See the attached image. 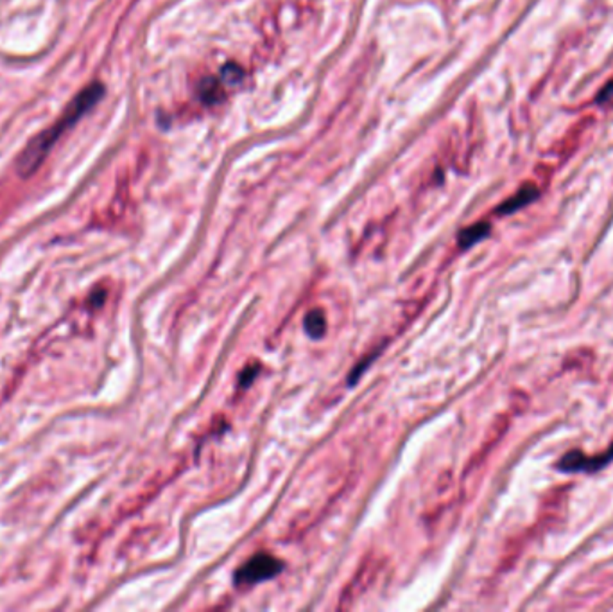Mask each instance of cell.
<instances>
[{"label": "cell", "mask_w": 613, "mask_h": 612, "mask_svg": "<svg viewBox=\"0 0 613 612\" xmlns=\"http://www.w3.org/2000/svg\"><path fill=\"white\" fill-rule=\"evenodd\" d=\"M105 97V87L100 83H91L87 88H83L78 96L72 99V103L69 105V108L63 112L60 119L56 121V124H53L51 128H47L45 132H42L39 135H36L35 139H30L29 144L24 148V151L18 157V173L22 176H30L38 169L42 164L45 162L47 155L51 153V149L56 146L57 140L63 137V133L69 132L70 128L78 123L79 119L87 115L97 103Z\"/></svg>", "instance_id": "cell-1"}, {"label": "cell", "mask_w": 613, "mask_h": 612, "mask_svg": "<svg viewBox=\"0 0 613 612\" xmlns=\"http://www.w3.org/2000/svg\"><path fill=\"white\" fill-rule=\"evenodd\" d=\"M283 562L278 560L276 557H273L271 553H257L253 555L248 562H244L237 573H235L233 580L237 587H253L260 584V582L271 580L278 573H282Z\"/></svg>", "instance_id": "cell-2"}, {"label": "cell", "mask_w": 613, "mask_h": 612, "mask_svg": "<svg viewBox=\"0 0 613 612\" xmlns=\"http://www.w3.org/2000/svg\"><path fill=\"white\" fill-rule=\"evenodd\" d=\"M613 460V446L601 456H585L579 451L567 453L558 462V469L563 473H597Z\"/></svg>", "instance_id": "cell-3"}, {"label": "cell", "mask_w": 613, "mask_h": 612, "mask_svg": "<svg viewBox=\"0 0 613 612\" xmlns=\"http://www.w3.org/2000/svg\"><path fill=\"white\" fill-rule=\"evenodd\" d=\"M377 571H379V562L373 559L366 560V564H362V568L357 571L353 580L348 584V587L344 589L343 596H341L339 607L341 609L350 607V605H352L362 593H366V591L370 589Z\"/></svg>", "instance_id": "cell-4"}, {"label": "cell", "mask_w": 613, "mask_h": 612, "mask_svg": "<svg viewBox=\"0 0 613 612\" xmlns=\"http://www.w3.org/2000/svg\"><path fill=\"white\" fill-rule=\"evenodd\" d=\"M538 194L540 193H538V189H536V185H533V184L524 185L520 191H517V193H515V196H511L509 200H506V202L502 203L499 209H497V214H500V216L513 214V212H517V210L524 209V207H527L529 203L535 202L536 198H538Z\"/></svg>", "instance_id": "cell-5"}, {"label": "cell", "mask_w": 613, "mask_h": 612, "mask_svg": "<svg viewBox=\"0 0 613 612\" xmlns=\"http://www.w3.org/2000/svg\"><path fill=\"white\" fill-rule=\"evenodd\" d=\"M490 230H492L490 223H475L472 225V227L465 228V230L459 234V237H457V239H459V246H461V248H470V246L477 245L479 241L486 239V237L490 236Z\"/></svg>", "instance_id": "cell-6"}, {"label": "cell", "mask_w": 613, "mask_h": 612, "mask_svg": "<svg viewBox=\"0 0 613 612\" xmlns=\"http://www.w3.org/2000/svg\"><path fill=\"white\" fill-rule=\"evenodd\" d=\"M326 331V318L325 313L321 309H312L307 313L305 316V333L309 334L310 338L318 340L325 334Z\"/></svg>", "instance_id": "cell-7"}, {"label": "cell", "mask_w": 613, "mask_h": 612, "mask_svg": "<svg viewBox=\"0 0 613 612\" xmlns=\"http://www.w3.org/2000/svg\"><path fill=\"white\" fill-rule=\"evenodd\" d=\"M199 96L204 105H215L222 99V87L217 78H206L199 85Z\"/></svg>", "instance_id": "cell-8"}, {"label": "cell", "mask_w": 613, "mask_h": 612, "mask_svg": "<svg viewBox=\"0 0 613 612\" xmlns=\"http://www.w3.org/2000/svg\"><path fill=\"white\" fill-rule=\"evenodd\" d=\"M242 76H244L242 69L237 65H233V63H228V65L224 67L221 72V78L224 79V81H230V83H235V81L242 79Z\"/></svg>", "instance_id": "cell-9"}, {"label": "cell", "mask_w": 613, "mask_h": 612, "mask_svg": "<svg viewBox=\"0 0 613 612\" xmlns=\"http://www.w3.org/2000/svg\"><path fill=\"white\" fill-rule=\"evenodd\" d=\"M612 97H613V79H612V81H610L608 85H606L605 88H603V90H601L596 101L597 103H605V101H608V99H612Z\"/></svg>", "instance_id": "cell-10"}]
</instances>
